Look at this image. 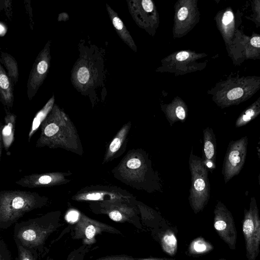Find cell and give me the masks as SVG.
Segmentation results:
<instances>
[{
	"label": "cell",
	"instance_id": "obj_40",
	"mask_svg": "<svg viewBox=\"0 0 260 260\" xmlns=\"http://www.w3.org/2000/svg\"><path fill=\"white\" fill-rule=\"evenodd\" d=\"M220 260H226V259H220Z\"/></svg>",
	"mask_w": 260,
	"mask_h": 260
},
{
	"label": "cell",
	"instance_id": "obj_21",
	"mask_svg": "<svg viewBox=\"0 0 260 260\" xmlns=\"http://www.w3.org/2000/svg\"><path fill=\"white\" fill-rule=\"evenodd\" d=\"M54 105V97L53 95L44 106L36 114L31 123L28 135V142L37 132L43 122L52 110Z\"/></svg>",
	"mask_w": 260,
	"mask_h": 260
},
{
	"label": "cell",
	"instance_id": "obj_15",
	"mask_svg": "<svg viewBox=\"0 0 260 260\" xmlns=\"http://www.w3.org/2000/svg\"><path fill=\"white\" fill-rule=\"evenodd\" d=\"M50 60V42H48L38 55L28 77L27 87L29 100L34 96L45 80L49 71Z\"/></svg>",
	"mask_w": 260,
	"mask_h": 260
},
{
	"label": "cell",
	"instance_id": "obj_19",
	"mask_svg": "<svg viewBox=\"0 0 260 260\" xmlns=\"http://www.w3.org/2000/svg\"><path fill=\"white\" fill-rule=\"evenodd\" d=\"M5 124L2 131L1 145L3 144L6 150H8L14 140L16 116L6 110Z\"/></svg>",
	"mask_w": 260,
	"mask_h": 260
},
{
	"label": "cell",
	"instance_id": "obj_20",
	"mask_svg": "<svg viewBox=\"0 0 260 260\" xmlns=\"http://www.w3.org/2000/svg\"><path fill=\"white\" fill-rule=\"evenodd\" d=\"M3 67H0V94L1 99L4 105L12 108L13 103L12 85Z\"/></svg>",
	"mask_w": 260,
	"mask_h": 260
},
{
	"label": "cell",
	"instance_id": "obj_30",
	"mask_svg": "<svg viewBox=\"0 0 260 260\" xmlns=\"http://www.w3.org/2000/svg\"><path fill=\"white\" fill-rule=\"evenodd\" d=\"M88 246L83 245L80 248L73 251L66 260H83Z\"/></svg>",
	"mask_w": 260,
	"mask_h": 260
},
{
	"label": "cell",
	"instance_id": "obj_26",
	"mask_svg": "<svg viewBox=\"0 0 260 260\" xmlns=\"http://www.w3.org/2000/svg\"><path fill=\"white\" fill-rule=\"evenodd\" d=\"M212 248V245L202 239L195 240L190 247V251L195 253L207 252Z\"/></svg>",
	"mask_w": 260,
	"mask_h": 260
},
{
	"label": "cell",
	"instance_id": "obj_12",
	"mask_svg": "<svg viewBox=\"0 0 260 260\" xmlns=\"http://www.w3.org/2000/svg\"><path fill=\"white\" fill-rule=\"evenodd\" d=\"M248 141L247 137L245 136L229 143L221 171L225 183L238 175L242 169L246 157Z\"/></svg>",
	"mask_w": 260,
	"mask_h": 260
},
{
	"label": "cell",
	"instance_id": "obj_28",
	"mask_svg": "<svg viewBox=\"0 0 260 260\" xmlns=\"http://www.w3.org/2000/svg\"><path fill=\"white\" fill-rule=\"evenodd\" d=\"M18 260H37V255L31 250L16 243Z\"/></svg>",
	"mask_w": 260,
	"mask_h": 260
},
{
	"label": "cell",
	"instance_id": "obj_32",
	"mask_svg": "<svg viewBox=\"0 0 260 260\" xmlns=\"http://www.w3.org/2000/svg\"><path fill=\"white\" fill-rule=\"evenodd\" d=\"M249 42L251 46L260 49V36L253 33L252 35L249 37Z\"/></svg>",
	"mask_w": 260,
	"mask_h": 260
},
{
	"label": "cell",
	"instance_id": "obj_24",
	"mask_svg": "<svg viewBox=\"0 0 260 260\" xmlns=\"http://www.w3.org/2000/svg\"><path fill=\"white\" fill-rule=\"evenodd\" d=\"M161 243L164 250L167 253L173 254L175 252L177 249V240L171 232H167L164 235Z\"/></svg>",
	"mask_w": 260,
	"mask_h": 260
},
{
	"label": "cell",
	"instance_id": "obj_39",
	"mask_svg": "<svg viewBox=\"0 0 260 260\" xmlns=\"http://www.w3.org/2000/svg\"><path fill=\"white\" fill-rule=\"evenodd\" d=\"M258 178V182H259V186H260V172H259Z\"/></svg>",
	"mask_w": 260,
	"mask_h": 260
},
{
	"label": "cell",
	"instance_id": "obj_31",
	"mask_svg": "<svg viewBox=\"0 0 260 260\" xmlns=\"http://www.w3.org/2000/svg\"><path fill=\"white\" fill-rule=\"evenodd\" d=\"M0 260H12L10 251L2 239L0 243Z\"/></svg>",
	"mask_w": 260,
	"mask_h": 260
},
{
	"label": "cell",
	"instance_id": "obj_35",
	"mask_svg": "<svg viewBox=\"0 0 260 260\" xmlns=\"http://www.w3.org/2000/svg\"><path fill=\"white\" fill-rule=\"evenodd\" d=\"M188 11L186 7H182L178 12V18L180 20H185L187 17Z\"/></svg>",
	"mask_w": 260,
	"mask_h": 260
},
{
	"label": "cell",
	"instance_id": "obj_6",
	"mask_svg": "<svg viewBox=\"0 0 260 260\" xmlns=\"http://www.w3.org/2000/svg\"><path fill=\"white\" fill-rule=\"evenodd\" d=\"M242 13H234L231 7L221 11L218 16L219 29L223 39L228 54L233 63L240 64L245 60L242 45L244 33L240 29Z\"/></svg>",
	"mask_w": 260,
	"mask_h": 260
},
{
	"label": "cell",
	"instance_id": "obj_9",
	"mask_svg": "<svg viewBox=\"0 0 260 260\" xmlns=\"http://www.w3.org/2000/svg\"><path fill=\"white\" fill-rule=\"evenodd\" d=\"M242 231L248 260H256L259 252L260 217L254 197H251L248 209L244 210Z\"/></svg>",
	"mask_w": 260,
	"mask_h": 260
},
{
	"label": "cell",
	"instance_id": "obj_2",
	"mask_svg": "<svg viewBox=\"0 0 260 260\" xmlns=\"http://www.w3.org/2000/svg\"><path fill=\"white\" fill-rule=\"evenodd\" d=\"M41 129L37 147L61 148L82 155L83 149L78 131L68 115L57 105H54Z\"/></svg>",
	"mask_w": 260,
	"mask_h": 260
},
{
	"label": "cell",
	"instance_id": "obj_7",
	"mask_svg": "<svg viewBox=\"0 0 260 260\" xmlns=\"http://www.w3.org/2000/svg\"><path fill=\"white\" fill-rule=\"evenodd\" d=\"M188 164L191 174L188 200L192 210L197 214L203 210L210 199L208 171L202 158L194 155L192 149L189 156Z\"/></svg>",
	"mask_w": 260,
	"mask_h": 260
},
{
	"label": "cell",
	"instance_id": "obj_8",
	"mask_svg": "<svg viewBox=\"0 0 260 260\" xmlns=\"http://www.w3.org/2000/svg\"><path fill=\"white\" fill-rule=\"evenodd\" d=\"M80 57L72 72V81L76 89L85 94L95 88L96 66L95 46L79 48Z\"/></svg>",
	"mask_w": 260,
	"mask_h": 260
},
{
	"label": "cell",
	"instance_id": "obj_29",
	"mask_svg": "<svg viewBox=\"0 0 260 260\" xmlns=\"http://www.w3.org/2000/svg\"><path fill=\"white\" fill-rule=\"evenodd\" d=\"M94 260H169L167 258H147V259H135L132 257L123 255H109L101 257Z\"/></svg>",
	"mask_w": 260,
	"mask_h": 260
},
{
	"label": "cell",
	"instance_id": "obj_22",
	"mask_svg": "<svg viewBox=\"0 0 260 260\" xmlns=\"http://www.w3.org/2000/svg\"><path fill=\"white\" fill-rule=\"evenodd\" d=\"M259 114L260 96L240 114L236 121L235 126H244Z\"/></svg>",
	"mask_w": 260,
	"mask_h": 260
},
{
	"label": "cell",
	"instance_id": "obj_34",
	"mask_svg": "<svg viewBox=\"0 0 260 260\" xmlns=\"http://www.w3.org/2000/svg\"><path fill=\"white\" fill-rule=\"evenodd\" d=\"M142 5L143 9L146 12H150L153 10V5L150 0H143L142 2Z\"/></svg>",
	"mask_w": 260,
	"mask_h": 260
},
{
	"label": "cell",
	"instance_id": "obj_1",
	"mask_svg": "<svg viewBox=\"0 0 260 260\" xmlns=\"http://www.w3.org/2000/svg\"><path fill=\"white\" fill-rule=\"evenodd\" d=\"M112 173L116 179L136 189L148 193L161 190L160 178L148 154L141 148L129 150Z\"/></svg>",
	"mask_w": 260,
	"mask_h": 260
},
{
	"label": "cell",
	"instance_id": "obj_17",
	"mask_svg": "<svg viewBox=\"0 0 260 260\" xmlns=\"http://www.w3.org/2000/svg\"><path fill=\"white\" fill-rule=\"evenodd\" d=\"M129 121L123 125L108 144L103 160V164L120 156L125 151L128 135L131 128Z\"/></svg>",
	"mask_w": 260,
	"mask_h": 260
},
{
	"label": "cell",
	"instance_id": "obj_38",
	"mask_svg": "<svg viewBox=\"0 0 260 260\" xmlns=\"http://www.w3.org/2000/svg\"><path fill=\"white\" fill-rule=\"evenodd\" d=\"M257 155L258 158L260 159V136L259 139V142L258 143V146L257 147Z\"/></svg>",
	"mask_w": 260,
	"mask_h": 260
},
{
	"label": "cell",
	"instance_id": "obj_33",
	"mask_svg": "<svg viewBox=\"0 0 260 260\" xmlns=\"http://www.w3.org/2000/svg\"><path fill=\"white\" fill-rule=\"evenodd\" d=\"M109 13L111 14L114 26L118 30H121L123 27V24L122 21L117 16L113 15L110 12Z\"/></svg>",
	"mask_w": 260,
	"mask_h": 260
},
{
	"label": "cell",
	"instance_id": "obj_18",
	"mask_svg": "<svg viewBox=\"0 0 260 260\" xmlns=\"http://www.w3.org/2000/svg\"><path fill=\"white\" fill-rule=\"evenodd\" d=\"M203 142V162L208 171L212 173L216 168V141L211 128L204 129Z\"/></svg>",
	"mask_w": 260,
	"mask_h": 260
},
{
	"label": "cell",
	"instance_id": "obj_27",
	"mask_svg": "<svg viewBox=\"0 0 260 260\" xmlns=\"http://www.w3.org/2000/svg\"><path fill=\"white\" fill-rule=\"evenodd\" d=\"M252 13L247 18L254 22L260 28V0H253L251 4Z\"/></svg>",
	"mask_w": 260,
	"mask_h": 260
},
{
	"label": "cell",
	"instance_id": "obj_5",
	"mask_svg": "<svg viewBox=\"0 0 260 260\" xmlns=\"http://www.w3.org/2000/svg\"><path fill=\"white\" fill-rule=\"evenodd\" d=\"M260 90V76L229 77L217 85L215 102L221 108L238 105Z\"/></svg>",
	"mask_w": 260,
	"mask_h": 260
},
{
	"label": "cell",
	"instance_id": "obj_16",
	"mask_svg": "<svg viewBox=\"0 0 260 260\" xmlns=\"http://www.w3.org/2000/svg\"><path fill=\"white\" fill-rule=\"evenodd\" d=\"M72 173L70 172H55L26 175L15 182L22 187L29 188L51 187L63 185L70 182L71 180L67 177Z\"/></svg>",
	"mask_w": 260,
	"mask_h": 260
},
{
	"label": "cell",
	"instance_id": "obj_3",
	"mask_svg": "<svg viewBox=\"0 0 260 260\" xmlns=\"http://www.w3.org/2000/svg\"><path fill=\"white\" fill-rule=\"evenodd\" d=\"M61 212L48 213L41 216L16 223L14 229L16 244H19L37 255L49 237L61 226Z\"/></svg>",
	"mask_w": 260,
	"mask_h": 260
},
{
	"label": "cell",
	"instance_id": "obj_36",
	"mask_svg": "<svg viewBox=\"0 0 260 260\" xmlns=\"http://www.w3.org/2000/svg\"><path fill=\"white\" fill-rule=\"evenodd\" d=\"M189 56V53L186 51H181L179 52L176 56V58L178 61H183L186 60Z\"/></svg>",
	"mask_w": 260,
	"mask_h": 260
},
{
	"label": "cell",
	"instance_id": "obj_25",
	"mask_svg": "<svg viewBox=\"0 0 260 260\" xmlns=\"http://www.w3.org/2000/svg\"><path fill=\"white\" fill-rule=\"evenodd\" d=\"M4 56L2 55V62H3L7 68L9 75L10 78H13V80H16L18 76V70L17 63L13 59V58L10 56L9 55H5V54H3Z\"/></svg>",
	"mask_w": 260,
	"mask_h": 260
},
{
	"label": "cell",
	"instance_id": "obj_4",
	"mask_svg": "<svg viewBox=\"0 0 260 260\" xmlns=\"http://www.w3.org/2000/svg\"><path fill=\"white\" fill-rule=\"evenodd\" d=\"M49 199L36 192L2 190L0 192V228L6 229L26 213L45 206Z\"/></svg>",
	"mask_w": 260,
	"mask_h": 260
},
{
	"label": "cell",
	"instance_id": "obj_23",
	"mask_svg": "<svg viewBox=\"0 0 260 260\" xmlns=\"http://www.w3.org/2000/svg\"><path fill=\"white\" fill-rule=\"evenodd\" d=\"M249 37L244 34L243 35L242 45L245 59H260V49L251 46Z\"/></svg>",
	"mask_w": 260,
	"mask_h": 260
},
{
	"label": "cell",
	"instance_id": "obj_10",
	"mask_svg": "<svg viewBox=\"0 0 260 260\" xmlns=\"http://www.w3.org/2000/svg\"><path fill=\"white\" fill-rule=\"evenodd\" d=\"M78 202H113L127 201L134 202L136 199L131 193L117 186L96 185L81 188L72 197Z\"/></svg>",
	"mask_w": 260,
	"mask_h": 260
},
{
	"label": "cell",
	"instance_id": "obj_14",
	"mask_svg": "<svg viewBox=\"0 0 260 260\" xmlns=\"http://www.w3.org/2000/svg\"><path fill=\"white\" fill-rule=\"evenodd\" d=\"M214 227L220 238L232 250L236 247L237 232L232 214L218 201L214 210Z\"/></svg>",
	"mask_w": 260,
	"mask_h": 260
},
{
	"label": "cell",
	"instance_id": "obj_11",
	"mask_svg": "<svg viewBox=\"0 0 260 260\" xmlns=\"http://www.w3.org/2000/svg\"><path fill=\"white\" fill-rule=\"evenodd\" d=\"M103 233L120 234V232L105 223L92 219L82 212L72 227V237L81 240L83 245H91L95 242V236Z\"/></svg>",
	"mask_w": 260,
	"mask_h": 260
},
{
	"label": "cell",
	"instance_id": "obj_13",
	"mask_svg": "<svg viewBox=\"0 0 260 260\" xmlns=\"http://www.w3.org/2000/svg\"><path fill=\"white\" fill-rule=\"evenodd\" d=\"M89 208L95 214L107 215L111 220L120 222L132 220L137 216L139 210L136 201L92 202Z\"/></svg>",
	"mask_w": 260,
	"mask_h": 260
},
{
	"label": "cell",
	"instance_id": "obj_37",
	"mask_svg": "<svg viewBox=\"0 0 260 260\" xmlns=\"http://www.w3.org/2000/svg\"><path fill=\"white\" fill-rule=\"evenodd\" d=\"M7 30V28L6 27L5 25L2 22H1L0 24V34L2 37L6 34Z\"/></svg>",
	"mask_w": 260,
	"mask_h": 260
}]
</instances>
